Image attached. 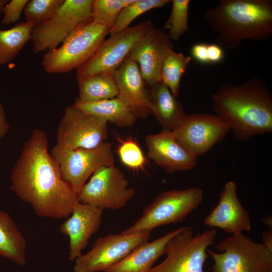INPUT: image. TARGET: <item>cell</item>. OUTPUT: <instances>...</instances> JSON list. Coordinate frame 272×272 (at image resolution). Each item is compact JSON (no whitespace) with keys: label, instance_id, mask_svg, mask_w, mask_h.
Returning a JSON list of instances; mask_svg holds the SVG:
<instances>
[{"label":"cell","instance_id":"obj_1","mask_svg":"<svg viewBox=\"0 0 272 272\" xmlns=\"http://www.w3.org/2000/svg\"><path fill=\"white\" fill-rule=\"evenodd\" d=\"M11 189L41 217L68 218L79 202L78 194L62 178L48 152L46 133L34 129L24 144L10 176Z\"/></svg>","mask_w":272,"mask_h":272},{"label":"cell","instance_id":"obj_2","mask_svg":"<svg viewBox=\"0 0 272 272\" xmlns=\"http://www.w3.org/2000/svg\"><path fill=\"white\" fill-rule=\"evenodd\" d=\"M211 100L216 114L229 124L237 140L272 131V95L263 79L224 84Z\"/></svg>","mask_w":272,"mask_h":272},{"label":"cell","instance_id":"obj_3","mask_svg":"<svg viewBox=\"0 0 272 272\" xmlns=\"http://www.w3.org/2000/svg\"><path fill=\"white\" fill-rule=\"evenodd\" d=\"M205 18L221 47L234 49L245 40L266 42L272 35L271 0H221Z\"/></svg>","mask_w":272,"mask_h":272},{"label":"cell","instance_id":"obj_4","mask_svg":"<svg viewBox=\"0 0 272 272\" xmlns=\"http://www.w3.org/2000/svg\"><path fill=\"white\" fill-rule=\"evenodd\" d=\"M110 28L92 21L70 34L58 48L47 51L41 64L48 73L62 74L78 69L96 52Z\"/></svg>","mask_w":272,"mask_h":272},{"label":"cell","instance_id":"obj_5","mask_svg":"<svg viewBox=\"0 0 272 272\" xmlns=\"http://www.w3.org/2000/svg\"><path fill=\"white\" fill-rule=\"evenodd\" d=\"M202 189L191 187L162 192L143 211L140 217L123 234L151 232L160 226L184 220L202 202Z\"/></svg>","mask_w":272,"mask_h":272},{"label":"cell","instance_id":"obj_6","mask_svg":"<svg viewBox=\"0 0 272 272\" xmlns=\"http://www.w3.org/2000/svg\"><path fill=\"white\" fill-rule=\"evenodd\" d=\"M212 272H272V251L243 233L231 234L216 245Z\"/></svg>","mask_w":272,"mask_h":272},{"label":"cell","instance_id":"obj_7","mask_svg":"<svg viewBox=\"0 0 272 272\" xmlns=\"http://www.w3.org/2000/svg\"><path fill=\"white\" fill-rule=\"evenodd\" d=\"M216 236L215 228L194 235L191 228L183 227L167 242L165 259L150 272H204L207 250Z\"/></svg>","mask_w":272,"mask_h":272},{"label":"cell","instance_id":"obj_8","mask_svg":"<svg viewBox=\"0 0 272 272\" xmlns=\"http://www.w3.org/2000/svg\"><path fill=\"white\" fill-rule=\"evenodd\" d=\"M93 0H64L47 22L33 28L31 40L35 53L55 49L73 32L93 21Z\"/></svg>","mask_w":272,"mask_h":272},{"label":"cell","instance_id":"obj_9","mask_svg":"<svg viewBox=\"0 0 272 272\" xmlns=\"http://www.w3.org/2000/svg\"><path fill=\"white\" fill-rule=\"evenodd\" d=\"M154 28L150 20L143 21L105 39L95 54L77 70V79L112 74L128 58L134 46Z\"/></svg>","mask_w":272,"mask_h":272},{"label":"cell","instance_id":"obj_10","mask_svg":"<svg viewBox=\"0 0 272 272\" xmlns=\"http://www.w3.org/2000/svg\"><path fill=\"white\" fill-rule=\"evenodd\" d=\"M135 189L121 170L114 166H102L92 174L78 194L79 202L102 210L124 207L135 194Z\"/></svg>","mask_w":272,"mask_h":272},{"label":"cell","instance_id":"obj_11","mask_svg":"<svg viewBox=\"0 0 272 272\" xmlns=\"http://www.w3.org/2000/svg\"><path fill=\"white\" fill-rule=\"evenodd\" d=\"M108 134L106 120L71 105L65 108L54 146L62 150L93 148L106 142Z\"/></svg>","mask_w":272,"mask_h":272},{"label":"cell","instance_id":"obj_12","mask_svg":"<svg viewBox=\"0 0 272 272\" xmlns=\"http://www.w3.org/2000/svg\"><path fill=\"white\" fill-rule=\"evenodd\" d=\"M112 147V144L107 142L90 149L62 150L54 146L51 155L57 162L63 179L78 194L98 168L115 165Z\"/></svg>","mask_w":272,"mask_h":272},{"label":"cell","instance_id":"obj_13","mask_svg":"<svg viewBox=\"0 0 272 272\" xmlns=\"http://www.w3.org/2000/svg\"><path fill=\"white\" fill-rule=\"evenodd\" d=\"M151 232L120 233L99 237L88 252L75 260L74 271H104L122 260L134 248L148 241Z\"/></svg>","mask_w":272,"mask_h":272},{"label":"cell","instance_id":"obj_14","mask_svg":"<svg viewBox=\"0 0 272 272\" xmlns=\"http://www.w3.org/2000/svg\"><path fill=\"white\" fill-rule=\"evenodd\" d=\"M230 130L219 116L201 113L186 115L173 132L179 143L197 157L222 141Z\"/></svg>","mask_w":272,"mask_h":272},{"label":"cell","instance_id":"obj_15","mask_svg":"<svg viewBox=\"0 0 272 272\" xmlns=\"http://www.w3.org/2000/svg\"><path fill=\"white\" fill-rule=\"evenodd\" d=\"M173 48L168 34L154 27L134 46L128 58L138 64L142 78L150 87L161 81L163 60Z\"/></svg>","mask_w":272,"mask_h":272},{"label":"cell","instance_id":"obj_16","mask_svg":"<svg viewBox=\"0 0 272 272\" xmlns=\"http://www.w3.org/2000/svg\"><path fill=\"white\" fill-rule=\"evenodd\" d=\"M233 181L225 184L217 205L203 220L205 226L219 228L231 234L249 232L251 224L249 213L241 203Z\"/></svg>","mask_w":272,"mask_h":272},{"label":"cell","instance_id":"obj_17","mask_svg":"<svg viewBox=\"0 0 272 272\" xmlns=\"http://www.w3.org/2000/svg\"><path fill=\"white\" fill-rule=\"evenodd\" d=\"M147 156L168 173L193 169L197 157L177 141L173 131L162 130L147 135L145 140Z\"/></svg>","mask_w":272,"mask_h":272},{"label":"cell","instance_id":"obj_18","mask_svg":"<svg viewBox=\"0 0 272 272\" xmlns=\"http://www.w3.org/2000/svg\"><path fill=\"white\" fill-rule=\"evenodd\" d=\"M103 210L78 202L59 231L69 238V259L75 260L82 254L91 237L100 227Z\"/></svg>","mask_w":272,"mask_h":272},{"label":"cell","instance_id":"obj_19","mask_svg":"<svg viewBox=\"0 0 272 272\" xmlns=\"http://www.w3.org/2000/svg\"><path fill=\"white\" fill-rule=\"evenodd\" d=\"M117 98L125 104L138 118L146 119L150 113L149 89L138 64L127 58L112 73Z\"/></svg>","mask_w":272,"mask_h":272},{"label":"cell","instance_id":"obj_20","mask_svg":"<svg viewBox=\"0 0 272 272\" xmlns=\"http://www.w3.org/2000/svg\"><path fill=\"white\" fill-rule=\"evenodd\" d=\"M183 227L175 229L164 235L134 248L120 261L103 272H150L157 259L164 254L169 240Z\"/></svg>","mask_w":272,"mask_h":272},{"label":"cell","instance_id":"obj_21","mask_svg":"<svg viewBox=\"0 0 272 272\" xmlns=\"http://www.w3.org/2000/svg\"><path fill=\"white\" fill-rule=\"evenodd\" d=\"M149 93L151 114L163 130L174 131L186 115L182 104L162 81L149 87Z\"/></svg>","mask_w":272,"mask_h":272},{"label":"cell","instance_id":"obj_22","mask_svg":"<svg viewBox=\"0 0 272 272\" xmlns=\"http://www.w3.org/2000/svg\"><path fill=\"white\" fill-rule=\"evenodd\" d=\"M84 112L100 117L118 127L133 126L138 119L133 112L117 97L95 102H82L77 98L72 105Z\"/></svg>","mask_w":272,"mask_h":272},{"label":"cell","instance_id":"obj_23","mask_svg":"<svg viewBox=\"0 0 272 272\" xmlns=\"http://www.w3.org/2000/svg\"><path fill=\"white\" fill-rule=\"evenodd\" d=\"M26 250L24 236L9 215L0 210V256L23 266Z\"/></svg>","mask_w":272,"mask_h":272},{"label":"cell","instance_id":"obj_24","mask_svg":"<svg viewBox=\"0 0 272 272\" xmlns=\"http://www.w3.org/2000/svg\"><path fill=\"white\" fill-rule=\"evenodd\" d=\"M79 96L82 102H95L116 97L118 90L112 74H99L77 79Z\"/></svg>","mask_w":272,"mask_h":272},{"label":"cell","instance_id":"obj_25","mask_svg":"<svg viewBox=\"0 0 272 272\" xmlns=\"http://www.w3.org/2000/svg\"><path fill=\"white\" fill-rule=\"evenodd\" d=\"M34 26L21 22L9 29H0V65L13 60L31 38Z\"/></svg>","mask_w":272,"mask_h":272},{"label":"cell","instance_id":"obj_26","mask_svg":"<svg viewBox=\"0 0 272 272\" xmlns=\"http://www.w3.org/2000/svg\"><path fill=\"white\" fill-rule=\"evenodd\" d=\"M191 59V56L176 52L174 49L169 51L164 58L161 68V79L176 97L180 92L182 76L186 72Z\"/></svg>","mask_w":272,"mask_h":272},{"label":"cell","instance_id":"obj_27","mask_svg":"<svg viewBox=\"0 0 272 272\" xmlns=\"http://www.w3.org/2000/svg\"><path fill=\"white\" fill-rule=\"evenodd\" d=\"M171 2L170 0H133L119 14L109 30L110 36L128 28L132 21L146 12L162 7Z\"/></svg>","mask_w":272,"mask_h":272},{"label":"cell","instance_id":"obj_28","mask_svg":"<svg viewBox=\"0 0 272 272\" xmlns=\"http://www.w3.org/2000/svg\"><path fill=\"white\" fill-rule=\"evenodd\" d=\"M64 0H28L24 10L25 22L34 27L48 21L57 12Z\"/></svg>","mask_w":272,"mask_h":272},{"label":"cell","instance_id":"obj_29","mask_svg":"<svg viewBox=\"0 0 272 272\" xmlns=\"http://www.w3.org/2000/svg\"><path fill=\"white\" fill-rule=\"evenodd\" d=\"M190 1L173 0L171 14L164 25L169 29L168 36L171 40L177 41L188 31V9Z\"/></svg>","mask_w":272,"mask_h":272},{"label":"cell","instance_id":"obj_30","mask_svg":"<svg viewBox=\"0 0 272 272\" xmlns=\"http://www.w3.org/2000/svg\"><path fill=\"white\" fill-rule=\"evenodd\" d=\"M117 153L121 163L133 170H144L147 160L140 146L132 138H117Z\"/></svg>","mask_w":272,"mask_h":272},{"label":"cell","instance_id":"obj_31","mask_svg":"<svg viewBox=\"0 0 272 272\" xmlns=\"http://www.w3.org/2000/svg\"><path fill=\"white\" fill-rule=\"evenodd\" d=\"M133 1L93 0V20L105 25L110 29L122 9Z\"/></svg>","mask_w":272,"mask_h":272},{"label":"cell","instance_id":"obj_32","mask_svg":"<svg viewBox=\"0 0 272 272\" xmlns=\"http://www.w3.org/2000/svg\"><path fill=\"white\" fill-rule=\"evenodd\" d=\"M28 0H12L8 1L2 12L4 17L2 24L10 25L16 23L20 18Z\"/></svg>","mask_w":272,"mask_h":272},{"label":"cell","instance_id":"obj_33","mask_svg":"<svg viewBox=\"0 0 272 272\" xmlns=\"http://www.w3.org/2000/svg\"><path fill=\"white\" fill-rule=\"evenodd\" d=\"M207 46L208 44L205 43H198L194 44L191 48L192 57L200 63H209Z\"/></svg>","mask_w":272,"mask_h":272},{"label":"cell","instance_id":"obj_34","mask_svg":"<svg viewBox=\"0 0 272 272\" xmlns=\"http://www.w3.org/2000/svg\"><path fill=\"white\" fill-rule=\"evenodd\" d=\"M207 53L209 63H219L224 57V53L222 47L217 44H208Z\"/></svg>","mask_w":272,"mask_h":272},{"label":"cell","instance_id":"obj_35","mask_svg":"<svg viewBox=\"0 0 272 272\" xmlns=\"http://www.w3.org/2000/svg\"><path fill=\"white\" fill-rule=\"evenodd\" d=\"M9 128V124L7 121L4 108L0 102V140L7 133Z\"/></svg>","mask_w":272,"mask_h":272},{"label":"cell","instance_id":"obj_36","mask_svg":"<svg viewBox=\"0 0 272 272\" xmlns=\"http://www.w3.org/2000/svg\"><path fill=\"white\" fill-rule=\"evenodd\" d=\"M262 243L267 249L272 251V232L265 231L262 233Z\"/></svg>","mask_w":272,"mask_h":272},{"label":"cell","instance_id":"obj_37","mask_svg":"<svg viewBox=\"0 0 272 272\" xmlns=\"http://www.w3.org/2000/svg\"><path fill=\"white\" fill-rule=\"evenodd\" d=\"M263 223L268 227L269 228L271 229V225H272V222H271V217L270 216L265 217L262 220Z\"/></svg>","mask_w":272,"mask_h":272},{"label":"cell","instance_id":"obj_38","mask_svg":"<svg viewBox=\"0 0 272 272\" xmlns=\"http://www.w3.org/2000/svg\"><path fill=\"white\" fill-rule=\"evenodd\" d=\"M8 2V1L7 0H0V14L2 12L4 7Z\"/></svg>","mask_w":272,"mask_h":272}]
</instances>
